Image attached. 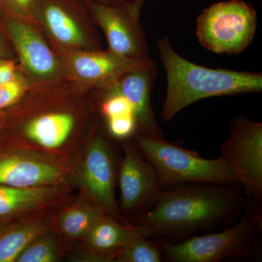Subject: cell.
<instances>
[{
	"label": "cell",
	"mask_w": 262,
	"mask_h": 262,
	"mask_svg": "<svg viewBox=\"0 0 262 262\" xmlns=\"http://www.w3.org/2000/svg\"><path fill=\"white\" fill-rule=\"evenodd\" d=\"M239 186L189 183L166 188L134 226L147 238L172 242L214 232L233 224L246 209L249 198Z\"/></svg>",
	"instance_id": "obj_1"
},
{
	"label": "cell",
	"mask_w": 262,
	"mask_h": 262,
	"mask_svg": "<svg viewBox=\"0 0 262 262\" xmlns=\"http://www.w3.org/2000/svg\"><path fill=\"white\" fill-rule=\"evenodd\" d=\"M158 50L167 77V90L161 115L173 120L183 110L205 98L258 94L262 91L261 72L212 69L180 56L167 36L159 38Z\"/></svg>",
	"instance_id": "obj_2"
},
{
	"label": "cell",
	"mask_w": 262,
	"mask_h": 262,
	"mask_svg": "<svg viewBox=\"0 0 262 262\" xmlns=\"http://www.w3.org/2000/svg\"><path fill=\"white\" fill-rule=\"evenodd\" d=\"M261 202L249 198L239 220L222 230L182 241H158L163 259L170 262H220L231 258H259L261 254Z\"/></svg>",
	"instance_id": "obj_3"
},
{
	"label": "cell",
	"mask_w": 262,
	"mask_h": 262,
	"mask_svg": "<svg viewBox=\"0 0 262 262\" xmlns=\"http://www.w3.org/2000/svg\"><path fill=\"white\" fill-rule=\"evenodd\" d=\"M133 139L154 168L163 189L189 183L239 184L221 156L207 159L195 151L165 140L163 136L137 134Z\"/></svg>",
	"instance_id": "obj_4"
},
{
	"label": "cell",
	"mask_w": 262,
	"mask_h": 262,
	"mask_svg": "<svg viewBox=\"0 0 262 262\" xmlns=\"http://www.w3.org/2000/svg\"><path fill=\"white\" fill-rule=\"evenodd\" d=\"M32 18L56 54L103 49L98 27L82 0H34Z\"/></svg>",
	"instance_id": "obj_5"
},
{
	"label": "cell",
	"mask_w": 262,
	"mask_h": 262,
	"mask_svg": "<svg viewBox=\"0 0 262 262\" xmlns=\"http://www.w3.org/2000/svg\"><path fill=\"white\" fill-rule=\"evenodd\" d=\"M257 13L244 0L214 3L196 18V35L200 44L216 54L237 55L253 42Z\"/></svg>",
	"instance_id": "obj_6"
},
{
	"label": "cell",
	"mask_w": 262,
	"mask_h": 262,
	"mask_svg": "<svg viewBox=\"0 0 262 262\" xmlns=\"http://www.w3.org/2000/svg\"><path fill=\"white\" fill-rule=\"evenodd\" d=\"M1 20L18 56L19 70L31 84L67 80L61 59L32 18L16 14L3 6Z\"/></svg>",
	"instance_id": "obj_7"
},
{
	"label": "cell",
	"mask_w": 262,
	"mask_h": 262,
	"mask_svg": "<svg viewBox=\"0 0 262 262\" xmlns=\"http://www.w3.org/2000/svg\"><path fill=\"white\" fill-rule=\"evenodd\" d=\"M95 24L101 29L108 49L131 59L149 58V45L141 23L144 0L87 2Z\"/></svg>",
	"instance_id": "obj_8"
},
{
	"label": "cell",
	"mask_w": 262,
	"mask_h": 262,
	"mask_svg": "<svg viewBox=\"0 0 262 262\" xmlns=\"http://www.w3.org/2000/svg\"><path fill=\"white\" fill-rule=\"evenodd\" d=\"M221 157L248 198L262 201V123L234 117L229 137L220 145Z\"/></svg>",
	"instance_id": "obj_9"
},
{
	"label": "cell",
	"mask_w": 262,
	"mask_h": 262,
	"mask_svg": "<svg viewBox=\"0 0 262 262\" xmlns=\"http://www.w3.org/2000/svg\"><path fill=\"white\" fill-rule=\"evenodd\" d=\"M124 149L117 175L120 206L124 213L137 217L154 206L163 189L152 165L134 141Z\"/></svg>",
	"instance_id": "obj_10"
},
{
	"label": "cell",
	"mask_w": 262,
	"mask_h": 262,
	"mask_svg": "<svg viewBox=\"0 0 262 262\" xmlns=\"http://www.w3.org/2000/svg\"><path fill=\"white\" fill-rule=\"evenodd\" d=\"M115 160L107 139L98 134L89 143L80 171L81 183L95 206L114 220L120 217L115 193L118 175Z\"/></svg>",
	"instance_id": "obj_11"
},
{
	"label": "cell",
	"mask_w": 262,
	"mask_h": 262,
	"mask_svg": "<svg viewBox=\"0 0 262 262\" xmlns=\"http://www.w3.org/2000/svg\"><path fill=\"white\" fill-rule=\"evenodd\" d=\"M57 55L61 59L67 80L83 91L107 87L142 61L121 56L110 49Z\"/></svg>",
	"instance_id": "obj_12"
},
{
	"label": "cell",
	"mask_w": 262,
	"mask_h": 262,
	"mask_svg": "<svg viewBox=\"0 0 262 262\" xmlns=\"http://www.w3.org/2000/svg\"><path fill=\"white\" fill-rule=\"evenodd\" d=\"M158 65L147 58L114 82L115 89L130 103L135 115L136 134L163 136L158 127L151 103V92L158 76Z\"/></svg>",
	"instance_id": "obj_13"
},
{
	"label": "cell",
	"mask_w": 262,
	"mask_h": 262,
	"mask_svg": "<svg viewBox=\"0 0 262 262\" xmlns=\"http://www.w3.org/2000/svg\"><path fill=\"white\" fill-rule=\"evenodd\" d=\"M63 176V169L37 157L10 155L0 158V185L13 187L52 186Z\"/></svg>",
	"instance_id": "obj_14"
},
{
	"label": "cell",
	"mask_w": 262,
	"mask_h": 262,
	"mask_svg": "<svg viewBox=\"0 0 262 262\" xmlns=\"http://www.w3.org/2000/svg\"><path fill=\"white\" fill-rule=\"evenodd\" d=\"M75 125L70 112L56 111L33 117L24 126V134L42 147L56 149L64 144Z\"/></svg>",
	"instance_id": "obj_15"
},
{
	"label": "cell",
	"mask_w": 262,
	"mask_h": 262,
	"mask_svg": "<svg viewBox=\"0 0 262 262\" xmlns=\"http://www.w3.org/2000/svg\"><path fill=\"white\" fill-rule=\"evenodd\" d=\"M58 196L59 192L53 186L20 188L0 185V217L42 209Z\"/></svg>",
	"instance_id": "obj_16"
},
{
	"label": "cell",
	"mask_w": 262,
	"mask_h": 262,
	"mask_svg": "<svg viewBox=\"0 0 262 262\" xmlns=\"http://www.w3.org/2000/svg\"><path fill=\"white\" fill-rule=\"evenodd\" d=\"M139 232L135 226L122 225L111 217L103 215L84 237L92 252L115 261L117 251Z\"/></svg>",
	"instance_id": "obj_17"
},
{
	"label": "cell",
	"mask_w": 262,
	"mask_h": 262,
	"mask_svg": "<svg viewBox=\"0 0 262 262\" xmlns=\"http://www.w3.org/2000/svg\"><path fill=\"white\" fill-rule=\"evenodd\" d=\"M47 229V224L42 220L26 221L2 229L0 262L16 261L20 253Z\"/></svg>",
	"instance_id": "obj_18"
},
{
	"label": "cell",
	"mask_w": 262,
	"mask_h": 262,
	"mask_svg": "<svg viewBox=\"0 0 262 262\" xmlns=\"http://www.w3.org/2000/svg\"><path fill=\"white\" fill-rule=\"evenodd\" d=\"M103 215L95 205L72 207L60 215L58 227L62 233L70 238H82Z\"/></svg>",
	"instance_id": "obj_19"
},
{
	"label": "cell",
	"mask_w": 262,
	"mask_h": 262,
	"mask_svg": "<svg viewBox=\"0 0 262 262\" xmlns=\"http://www.w3.org/2000/svg\"><path fill=\"white\" fill-rule=\"evenodd\" d=\"M115 258L121 262H161L163 253L158 241L139 234L117 251Z\"/></svg>",
	"instance_id": "obj_20"
},
{
	"label": "cell",
	"mask_w": 262,
	"mask_h": 262,
	"mask_svg": "<svg viewBox=\"0 0 262 262\" xmlns=\"http://www.w3.org/2000/svg\"><path fill=\"white\" fill-rule=\"evenodd\" d=\"M58 256L56 239L47 232L34 239L17 258V262H53Z\"/></svg>",
	"instance_id": "obj_21"
},
{
	"label": "cell",
	"mask_w": 262,
	"mask_h": 262,
	"mask_svg": "<svg viewBox=\"0 0 262 262\" xmlns=\"http://www.w3.org/2000/svg\"><path fill=\"white\" fill-rule=\"evenodd\" d=\"M27 77L19 71L12 80L0 85V110L18 102L30 88Z\"/></svg>",
	"instance_id": "obj_22"
},
{
	"label": "cell",
	"mask_w": 262,
	"mask_h": 262,
	"mask_svg": "<svg viewBox=\"0 0 262 262\" xmlns=\"http://www.w3.org/2000/svg\"><path fill=\"white\" fill-rule=\"evenodd\" d=\"M108 132L113 137L118 139H127L134 138L137 132V125L134 115L107 119Z\"/></svg>",
	"instance_id": "obj_23"
},
{
	"label": "cell",
	"mask_w": 262,
	"mask_h": 262,
	"mask_svg": "<svg viewBox=\"0 0 262 262\" xmlns=\"http://www.w3.org/2000/svg\"><path fill=\"white\" fill-rule=\"evenodd\" d=\"M34 0H5L7 9L21 16L32 18Z\"/></svg>",
	"instance_id": "obj_24"
},
{
	"label": "cell",
	"mask_w": 262,
	"mask_h": 262,
	"mask_svg": "<svg viewBox=\"0 0 262 262\" xmlns=\"http://www.w3.org/2000/svg\"><path fill=\"white\" fill-rule=\"evenodd\" d=\"M19 71L14 61L0 58V85L12 80Z\"/></svg>",
	"instance_id": "obj_25"
},
{
	"label": "cell",
	"mask_w": 262,
	"mask_h": 262,
	"mask_svg": "<svg viewBox=\"0 0 262 262\" xmlns=\"http://www.w3.org/2000/svg\"><path fill=\"white\" fill-rule=\"evenodd\" d=\"M5 36L3 32L0 30V58H1V54L4 51L5 48Z\"/></svg>",
	"instance_id": "obj_26"
},
{
	"label": "cell",
	"mask_w": 262,
	"mask_h": 262,
	"mask_svg": "<svg viewBox=\"0 0 262 262\" xmlns=\"http://www.w3.org/2000/svg\"><path fill=\"white\" fill-rule=\"evenodd\" d=\"M5 0H0V8L4 6Z\"/></svg>",
	"instance_id": "obj_27"
},
{
	"label": "cell",
	"mask_w": 262,
	"mask_h": 262,
	"mask_svg": "<svg viewBox=\"0 0 262 262\" xmlns=\"http://www.w3.org/2000/svg\"><path fill=\"white\" fill-rule=\"evenodd\" d=\"M82 1L85 2V3H87V2H93V1H106V0H82Z\"/></svg>",
	"instance_id": "obj_28"
},
{
	"label": "cell",
	"mask_w": 262,
	"mask_h": 262,
	"mask_svg": "<svg viewBox=\"0 0 262 262\" xmlns=\"http://www.w3.org/2000/svg\"><path fill=\"white\" fill-rule=\"evenodd\" d=\"M3 8H0V18H1L2 13H3Z\"/></svg>",
	"instance_id": "obj_29"
}]
</instances>
